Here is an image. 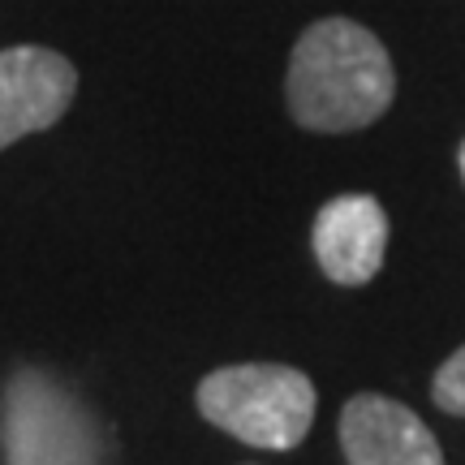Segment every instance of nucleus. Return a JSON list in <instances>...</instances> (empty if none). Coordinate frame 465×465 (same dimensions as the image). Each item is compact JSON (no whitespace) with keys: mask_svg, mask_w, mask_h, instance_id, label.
Returning <instances> with one entry per match:
<instances>
[{"mask_svg":"<svg viewBox=\"0 0 465 465\" xmlns=\"http://www.w3.org/2000/svg\"><path fill=\"white\" fill-rule=\"evenodd\" d=\"M199 414L250 449H298L315 422V383L281 362L212 371L199 383Z\"/></svg>","mask_w":465,"mask_h":465,"instance_id":"2","label":"nucleus"},{"mask_svg":"<svg viewBox=\"0 0 465 465\" xmlns=\"http://www.w3.org/2000/svg\"><path fill=\"white\" fill-rule=\"evenodd\" d=\"M311 246L323 276L345 289L375 281L388 250V212L371 194H341L323 203L311 229Z\"/></svg>","mask_w":465,"mask_h":465,"instance_id":"6","label":"nucleus"},{"mask_svg":"<svg viewBox=\"0 0 465 465\" xmlns=\"http://www.w3.org/2000/svg\"><path fill=\"white\" fill-rule=\"evenodd\" d=\"M461 173H465V143H461Z\"/></svg>","mask_w":465,"mask_h":465,"instance_id":"8","label":"nucleus"},{"mask_svg":"<svg viewBox=\"0 0 465 465\" xmlns=\"http://www.w3.org/2000/svg\"><path fill=\"white\" fill-rule=\"evenodd\" d=\"M5 465H100V427L44 371H17L0 401Z\"/></svg>","mask_w":465,"mask_h":465,"instance_id":"3","label":"nucleus"},{"mask_svg":"<svg viewBox=\"0 0 465 465\" xmlns=\"http://www.w3.org/2000/svg\"><path fill=\"white\" fill-rule=\"evenodd\" d=\"M341 449L349 465H444L427 422L380 392H358L341 410Z\"/></svg>","mask_w":465,"mask_h":465,"instance_id":"5","label":"nucleus"},{"mask_svg":"<svg viewBox=\"0 0 465 465\" xmlns=\"http://www.w3.org/2000/svg\"><path fill=\"white\" fill-rule=\"evenodd\" d=\"M284 95L302 130L349 134L388 113L397 74L388 48L366 26L349 17H323L302 31Z\"/></svg>","mask_w":465,"mask_h":465,"instance_id":"1","label":"nucleus"},{"mask_svg":"<svg viewBox=\"0 0 465 465\" xmlns=\"http://www.w3.org/2000/svg\"><path fill=\"white\" fill-rule=\"evenodd\" d=\"M78 91V69L61 52L22 44L0 52V151L56 125Z\"/></svg>","mask_w":465,"mask_h":465,"instance_id":"4","label":"nucleus"},{"mask_svg":"<svg viewBox=\"0 0 465 465\" xmlns=\"http://www.w3.org/2000/svg\"><path fill=\"white\" fill-rule=\"evenodd\" d=\"M431 397L444 414H457L465 418V345L452 353L449 362L435 371V383H431Z\"/></svg>","mask_w":465,"mask_h":465,"instance_id":"7","label":"nucleus"}]
</instances>
